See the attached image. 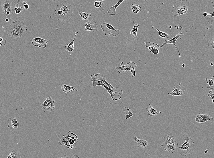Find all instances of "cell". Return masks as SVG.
<instances>
[{"label":"cell","mask_w":214,"mask_h":158,"mask_svg":"<svg viewBox=\"0 0 214 158\" xmlns=\"http://www.w3.org/2000/svg\"><path fill=\"white\" fill-rule=\"evenodd\" d=\"M6 28L8 36L13 39H18L23 37L27 31V27L23 22L14 21Z\"/></svg>","instance_id":"1"},{"label":"cell","mask_w":214,"mask_h":158,"mask_svg":"<svg viewBox=\"0 0 214 158\" xmlns=\"http://www.w3.org/2000/svg\"><path fill=\"white\" fill-rule=\"evenodd\" d=\"M73 8L65 1L56 7L55 14L58 20L64 21L70 19L73 14Z\"/></svg>","instance_id":"2"},{"label":"cell","mask_w":214,"mask_h":158,"mask_svg":"<svg viewBox=\"0 0 214 158\" xmlns=\"http://www.w3.org/2000/svg\"><path fill=\"white\" fill-rule=\"evenodd\" d=\"M195 144L193 140L186 135V140L182 143L181 146L178 147V152L180 155L183 157L192 155L195 149Z\"/></svg>","instance_id":"3"},{"label":"cell","mask_w":214,"mask_h":158,"mask_svg":"<svg viewBox=\"0 0 214 158\" xmlns=\"http://www.w3.org/2000/svg\"><path fill=\"white\" fill-rule=\"evenodd\" d=\"M190 3L186 0L178 1L173 4L172 11L173 17H179L187 13Z\"/></svg>","instance_id":"4"},{"label":"cell","mask_w":214,"mask_h":158,"mask_svg":"<svg viewBox=\"0 0 214 158\" xmlns=\"http://www.w3.org/2000/svg\"><path fill=\"white\" fill-rule=\"evenodd\" d=\"M63 137L58 141L60 145H65L68 149H72L75 147L78 142V138L76 134L70 131L63 134Z\"/></svg>","instance_id":"5"},{"label":"cell","mask_w":214,"mask_h":158,"mask_svg":"<svg viewBox=\"0 0 214 158\" xmlns=\"http://www.w3.org/2000/svg\"><path fill=\"white\" fill-rule=\"evenodd\" d=\"M15 3V1L13 0H5L2 5L3 13L10 22L12 21V16L16 7Z\"/></svg>","instance_id":"6"},{"label":"cell","mask_w":214,"mask_h":158,"mask_svg":"<svg viewBox=\"0 0 214 158\" xmlns=\"http://www.w3.org/2000/svg\"><path fill=\"white\" fill-rule=\"evenodd\" d=\"M104 88L107 90V92L110 94L113 100L117 101L120 100L121 98L123 91L118 87H113L110 84L108 83Z\"/></svg>","instance_id":"7"},{"label":"cell","mask_w":214,"mask_h":158,"mask_svg":"<svg viewBox=\"0 0 214 158\" xmlns=\"http://www.w3.org/2000/svg\"><path fill=\"white\" fill-rule=\"evenodd\" d=\"M102 31L106 36L109 37L111 33L113 37H116L120 34V31L116 29L111 24L104 22L102 23L101 26Z\"/></svg>","instance_id":"8"},{"label":"cell","mask_w":214,"mask_h":158,"mask_svg":"<svg viewBox=\"0 0 214 158\" xmlns=\"http://www.w3.org/2000/svg\"><path fill=\"white\" fill-rule=\"evenodd\" d=\"M93 82V87L97 86H101L103 87L104 84L106 81V78L100 73H97L96 75L93 74L91 76Z\"/></svg>","instance_id":"9"},{"label":"cell","mask_w":214,"mask_h":158,"mask_svg":"<svg viewBox=\"0 0 214 158\" xmlns=\"http://www.w3.org/2000/svg\"><path fill=\"white\" fill-rule=\"evenodd\" d=\"M54 101L55 100L53 99L51 96H48L46 101L41 103V106L43 111L46 113L52 111L55 107L54 105Z\"/></svg>","instance_id":"10"},{"label":"cell","mask_w":214,"mask_h":158,"mask_svg":"<svg viewBox=\"0 0 214 158\" xmlns=\"http://www.w3.org/2000/svg\"><path fill=\"white\" fill-rule=\"evenodd\" d=\"M186 91V88L182 85V83H179L176 86L174 87L173 90L168 94L173 96H180L185 94Z\"/></svg>","instance_id":"11"},{"label":"cell","mask_w":214,"mask_h":158,"mask_svg":"<svg viewBox=\"0 0 214 158\" xmlns=\"http://www.w3.org/2000/svg\"><path fill=\"white\" fill-rule=\"evenodd\" d=\"M84 22V25L85 26V31L95 33H97L98 26L95 21L91 19Z\"/></svg>","instance_id":"12"},{"label":"cell","mask_w":214,"mask_h":158,"mask_svg":"<svg viewBox=\"0 0 214 158\" xmlns=\"http://www.w3.org/2000/svg\"><path fill=\"white\" fill-rule=\"evenodd\" d=\"M32 45L35 47H38L40 48L45 49L47 47L48 41L45 39L40 37H37L31 39Z\"/></svg>","instance_id":"13"},{"label":"cell","mask_w":214,"mask_h":158,"mask_svg":"<svg viewBox=\"0 0 214 158\" xmlns=\"http://www.w3.org/2000/svg\"><path fill=\"white\" fill-rule=\"evenodd\" d=\"M146 47L148 48L150 52L154 55H158L160 52V47L157 44L149 42H146L144 43Z\"/></svg>","instance_id":"14"},{"label":"cell","mask_w":214,"mask_h":158,"mask_svg":"<svg viewBox=\"0 0 214 158\" xmlns=\"http://www.w3.org/2000/svg\"><path fill=\"white\" fill-rule=\"evenodd\" d=\"M183 35V32H181L177 34V35L174 37L173 38L171 39L170 40L166 41L165 40V42L163 43L162 45L161 46V48H163L164 46H165L166 44H174L177 49V50L178 53L179 57H180V58H181V56L180 54V50L177 47L175 43L177 39L179 37H180L182 36Z\"/></svg>","instance_id":"15"},{"label":"cell","mask_w":214,"mask_h":158,"mask_svg":"<svg viewBox=\"0 0 214 158\" xmlns=\"http://www.w3.org/2000/svg\"><path fill=\"white\" fill-rule=\"evenodd\" d=\"M213 120V118L210 115L199 114L196 115L195 121L196 122L203 123L210 121Z\"/></svg>","instance_id":"16"},{"label":"cell","mask_w":214,"mask_h":158,"mask_svg":"<svg viewBox=\"0 0 214 158\" xmlns=\"http://www.w3.org/2000/svg\"><path fill=\"white\" fill-rule=\"evenodd\" d=\"M163 138V143L161 146L164 149L172 144L175 141L171 132L168 133L166 137H164Z\"/></svg>","instance_id":"17"},{"label":"cell","mask_w":214,"mask_h":158,"mask_svg":"<svg viewBox=\"0 0 214 158\" xmlns=\"http://www.w3.org/2000/svg\"><path fill=\"white\" fill-rule=\"evenodd\" d=\"M8 127L11 131H13L18 129V123L16 118L11 117L8 118Z\"/></svg>","instance_id":"18"},{"label":"cell","mask_w":214,"mask_h":158,"mask_svg":"<svg viewBox=\"0 0 214 158\" xmlns=\"http://www.w3.org/2000/svg\"><path fill=\"white\" fill-rule=\"evenodd\" d=\"M132 139L134 142H136L138 143V146L141 150H145L147 147L148 142L147 141L144 140H140L137 138V137L133 136L132 138Z\"/></svg>","instance_id":"19"},{"label":"cell","mask_w":214,"mask_h":158,"mask_svg":"<svg viewBox=\"0 0 214 158\" xmlns=\"http://www.w3.org/2000/svg\"><path fill=\"white\" fill-rule=\"evenodd\" d=\"M124 1V0H120L115 5L111 7H109L107 9V13L110 15L111 16H113L116 15L117 13L116 10L117 8Z\"/></svg>","instance_id":"20"},{"label":"cell","mask_w":214,"mask_h":158,"mask_svg":"<svg viewBox=\"0 0 214 158\" xmlns=\"http://www.w3.org/2000/svg\"><path fill=\"white\" fill-rule=\"evenodd\" d=\"M78 33V32H75V35L73 38V41L70 43L67 44L65 47L66 50L68 52L70 56H71L73 54V50L74 48V41L75 40L77 34Z\"/></svg>","instance_id":"21"},{"label":"cell","mask_w":214,"mask_h":158,"mask_svg":"<svg viewBox=\"0 0 214 158\" xmlns=\"http://www.w3.org/2000/svg\"><path fill=\"white\" fill-rule=\"evenodd\" d=\"M128 68V70L130 71L131 73L132 77L136 76V68L137 67V64L131 61L126 64Z\"/></svg>","instance_id":"22"},{"label":"cell","mask_w":214,"mask_h":158,"mask_svg":"<svg viewBox=\"0 0 214 158\" xmlns=\"http://www.w3.org/2000/svg\"><path fill=\"white\" fill-rule=\"evenodd\" d=\"M178 146V142L177 141H175L172 144L168 146L164 149L166 151L173 153L177 151Z\"/></svg>","instance_id":"23"},{"label":"cell","mask_w":214,"mask_h":158,"mask_svg":"<svg viewBox=\"0 0 214 158\" xmlns=\"http://www.w3.org/2000/svg\"><path fill=\"white\" fill-rule=\"evenodd\" d=\"M94 6L97 12H101L105 10L106 6L105 3L100 1H96L94 3Z\"/></svg>","instance_id":"24"},{"label":"cell","mask_w":214,"mask_h":158,"mask_svg":"<svg viewBox=\"0 0 214 158\" xmlns=\"http://www.w3.org/2000/svg\"><path fill=\"white\" fill-rule=\"evenodd\" d=\"M146 110L148 112V115L151 116H154L158 114L157 111L150 104L148 105Z\"/></svg>","instance_id":"25"},{"label":"cell","mask_w":214,"mask_h":158,"mask_svg":"<svg viewBox=\"0 0 214 158\" xmlns=\"http://www.w3.org/2000/svg\"><path fill=\"white\" fill-rule=\"evenodd\" d=\"M133 27L130 32V34L134 38H136L137 37V33L138 29L139 26H140V24L134 21H133Z\"/></svg>","instance_id":"26"},{"label":"cell","mask_w":214,"mask_h":158,"mask_svg":"<svg viewBox=\"0 0 214 158\" xmlns=\"http://www.w3.org/2000/svg\"><path fill=\"white\" fill-rule=\"evenodd\" d=\"M78 13L82 18L84 22L87 21L91 19V14L90 13H86L83 11H79Z\"/></svg>","instance_id":"27"},{"label":"cell","mask_w":214,"mask_h":158,"mask_svg":"<svg viewBox=\"0 0 214 158\" xmlns=\"http://www.w3.org/2000/svg\"><path fill=\"white\" fill-rule=\"evenodd\" d=\"M207 84L208 86L207 88L208 89H210L211 90H214V76L212 77H207L205 79Z\"/></svg>","instance_id":"28"},{"label":"cell","mask_w":214,"mask_h":158,"mask_svg":"<svg viewBox=\"0 0 214 158\" xmlns=\"http://www.w3.org/2000/svg\"><path fill=\"white\" fill-rule=\"evenodd\" d=\"M16 6L15 8V13L17 14L21 13L24 9L23 3V2H21L20 1H17L16 3Z\"/></svg>","instance_id":"29"},{"label":"cell","mask_w":214,"mask_h":158,"mask_svg":"<svg viewBox=\"0 0 214 158\" xmlns=\"http://www.w3.org/2000/svg\"><path fill=\"white\" fill-rule=\"evenodd\" d=\"M61 88L63 92L66 93H69L76 89L75 87L67 86L65 84H63Z\"/></svg>","instance_id":"30"},{"label":"cell","mask_w":214,"mask_h":158,"mask_svg":"<svg viewBox=\"0 0 214 158\" xmlns=\"http://www.w3.org/2000/svg\"><path fill=\"white\" fill-rule=\"evenodd\" d=\"M156 29L159 35L161 38L166 40V41L169 40L171 39L170 36L168 34L160 31L157 28H156Z\"/></svg>","instance_id":"31"},{"label":"cell","mask_w":214,"mask_h":158,"mask_svg":"<svg viewBox=\"0 0 214 158\" xmlns=\"http://www.w3.org/2000/svg\"><path fill=\"white\" fill-rule=\"evenodd\" d=\"M19 153L15 150H13L7 158H21Z\"/></svg>","instance_id":"32"},{"label":"cell","mask_w":214,"mask_h":158,"mask_svg":"<svg viewBox=\"0 0 214 158\" xmlns=\"http://www.w3.org/2000/svg\"><path fill=\"white\" fill-rule=\"evenodd\" d=\"M132 11L133 13L137 14L141 11V7L137 4H132L131 6Z\"/></svg>","instance_id":"33"},{"label":"cell","mask_w":214,"mask_h":158,"mask_svg":"<svg viewBox=\"0 0 214 158\" xmlns=\"http://www.w3.org/2000/svg\"><path fill=\"white\" fill-rule=\"evenodd\" d=\"M209 51L213 53L214 52V38H212L208 43Z\"/></svg>","instance_id":"34"},{"label":"cell","mask_w":214,"mask_h":158,"mask_svg":"<svg viewBox=\"0 0 214 158\" xmlns=\"http://www.w3.org/2000/svg\"><path fill=\"white\" fill-rule=\"evenodd\" d=\"M116 69L119 73L125 72L128 71V68L126 64L125 66H122L121 67H118L116 66Z\"/></svg>","instance_id":"35"},{"label":"cell","mask_w":214,"mask_h":158,"mask_svg":"<svg viewBox=\"0 0 214 158\" xmlns=\"http://www.w3.org/2000/svg\"><path fill=\"white\" fill-rule=\"evenodd\" d=\"M208 21L209 24L213 25L214 23V11L211 14L208 15Z\"/></svg>","instance_id":"36"},{"label":"cell","mask_w":214,"mask_h":158,"mask_svg":"<svg viewBox=\"0 0 214 158\" xmlns=\"http://www.w3.org/2000/svg\"><path fill=\"white\" fill-rule=\"evenodd\" d=\"M207 96L208 97H210L212 100V102L213 103H214V91L210 90L209 92L208 93Z\"/></svg>","instance_id":"37"},{"label":"cell","mask_w":214,"mask_h":158,"mask_svg":"<svg viewBox=\"0 0 214 158\" xmlns=\"http://www.w3.org/2000/svg\"><path fill=\"white\" fill-rule=\"evenodd\" d=\"M6 41L5 39L0 37V47L5 45Z\"/></svg>","instance_id":"38"},{"label":"cell","mask_w":214,"mask_h":158,"mask_svg":"<svg viewBox=\"0 0 214 158\" xmlns=\"http://www.w3.org/2000/svg\"><path fill=\"white\" fill-rule=\"evenodd\" d=\"M131 108L130 107H124V109L123 110L125 113L126 115L128 114L129 112L131 111Z\"/></svg>","instance_id":"39"},{"label":"cell","mask_w":214,"mask_h":158,"mask_svg":"<svg viewBox=\"0 0 214 158\" xmlns=\"http://www.w3.org/2000/svg\"><path fill=\"white\" fill-rule=\"evenodd\" d=\"M133 115V113L132 111L129 112L128 114L126 115L125 116V118L126 119H128V118H130L132 117Z\"/></svg>","instance_id":"40"},{"label":"cell","mask_w":214,"mask_h":158,"mask_svg":"<svg viewBox=\"0 0 214 158\" xmlns=\"http://www.w3.org/2000/svg\"><path fill=\"white\" fill-rule=\"evenodd\" d=\"M23 2L24 8L26 9H28L29 8V6L28 4L25 1H23Z\"/></svg>","instance_id":"41"},{"label":"cell","mask_w":214,"mask_h":158,"mask_svg":"<svg viewBox=\"0 0 214 158\" xmlns=\"http://www.w3.org/2000/svg\"><path fill=\"white\" fill-rule=\"evenodd\" d=\"M211 14V13H207L206 12H204L203 13V16L204 17H206L207 15H210Z\"/></svg>","instance_id":"42"},{"label":"cell","mask_w":214,"mask_h":158,"mask_svg":"<svg viewBox=\"0 0 214 158\" xmlns=\"http://www.w3.org/2000/svg\"><path fill=\"white\" fill-rule=\"evenodd\" d=\"M71 158H79V157L77 155H74Z\"/></svg>","instance_id":"43"},{"label":"cell","mask_w":214,"mask_h":158,"mask_svg":"<svg viewBox=\"0 0 214 158\" xmlns=\"http://www.w3.org/2000/svg\"><path fill=\"white\" fill-rule=\"evenodd\" d=\"M59 158H69L66 155H64L61 157Z\"/></svg>","instance_id":"44"},{"label":"cell","mask_w":214,"mask_h":158,"mask_svg":"<svg viewBox=\"0 0 214 158\" xmlns=\"http://www.w3.org/2000/svg\"><path fill=\"white\" fill-rule=\"evenodd\" d=\"M182 67H183V68L185 67V64H183L182 65Z\"/></svg>","instance_id":"45"},{"label":"cell","mask_w":214,"mask_h":158,"mask_svg":"<svg viewBox=\"0 0 214 158\" xmlns=\"http://www.w3.org/2000/svg\"><path fill=\"white\" fill-rule=\"evenodd\" d=\"M208 152V150H206L205 151V154L207 153V152Z\"/></svg>","instance_id":"46"},{"label":"cell","mask_w":214,"mask_h":158,"mask_svg":"<svg viewBox=\"0 0 214 158\" xmlns=\"http://www.w3.org/2000/svg\"><path fill=\"white\" fill-rule=\"evenodd\" d=\"M6 22H8V21H9V20H8V19H7H7H6Z\"/></svg>","instance_id":"47"},{"label":"cell","mask_w":214,"mask_h":158,"mask_svg":"<svg viewBox=\"0 0 214 158\" xmlns=\"http://www.w3.org/2000/svg\"><path fill=\"white\" fill-rule=\"evenodd\" d=\"M211 66H213V64L212 63H211Z\"/></svg>","instance_id":"48"},{"label":"cell","mask_w":214,"mask_h":158,"mask_svg":"<svg viewBox=\"0 0 214 158\" xmlns=\"http://www.w3.org/2000/svg\"><path fill=\"white\" fill-rule=\"evenodd\" d=\"M169 28H170V29L171 28L172 26H169Z\"/></svg>","instance_id":"49"},{"label":"cell","mask_w":214,"mask_h":158,"mask_svg":"<svg viewBox=\"0 0 214 158\" xmlns=\"http://www.w3.org/2000/svg\"></svg>","instance_id":"50"}]
</instances>
